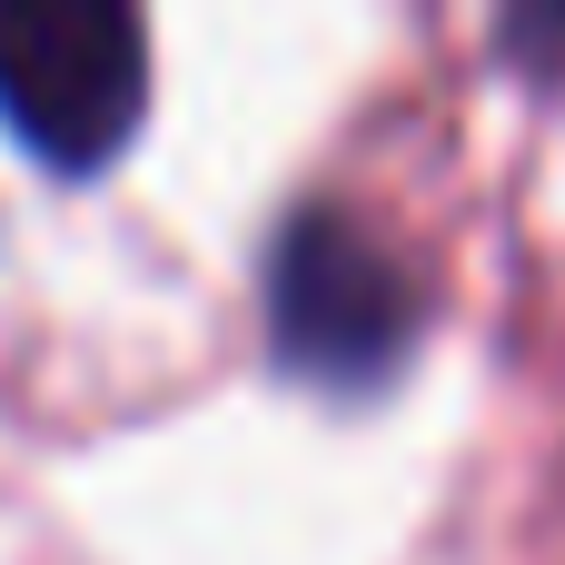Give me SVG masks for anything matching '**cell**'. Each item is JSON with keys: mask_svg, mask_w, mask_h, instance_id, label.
Wrapping results in <instances>:
<instances>
[{"mask_svg": "<svg viewBox=\"0 0 565 565\" xmlns=\"http://www.w3.org/2000/svg\"><path fill=\"white\" fill-rule=\"evenodd\" d=\"M149 109V30L119 0H0V119L50 169H109Z\"/></svg>", "mask_w": 565, "mask_h": 565, "instance_id": "7a4b0ae2", "label": "cell"}, {"mask_svg": "<svg viewBox=\"0 0 565 565\" xmlns=\"http://www.w3.org/2000/svg\"><path fill=\"white\" fill-rule=\"evenodd\" d=\"M268 348L308 387H387L417 348V268L358 209H288L268 238Z\"/></svg>", "mask_w": 565, "mask_h": 565, "instance_id": "6da1fadb", "label": "cell"}]
</instances>
